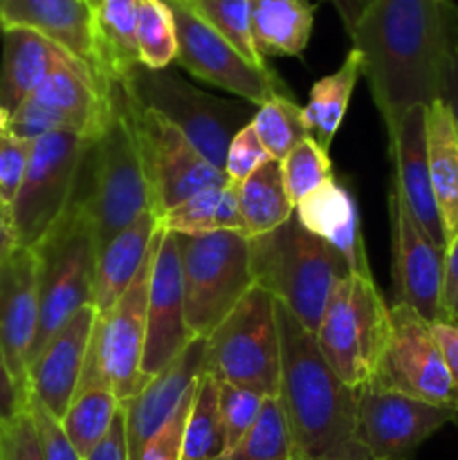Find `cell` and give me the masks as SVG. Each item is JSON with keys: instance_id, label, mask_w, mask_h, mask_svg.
I'll use <instances>...</instances> for the list:
<instances>
[{"instance_id": "1", "label": "cell", "mask_w": 458, "mask_h": 460, "mask_svg": "<svg viewBox=\"0 0 458 460\" xmlns=\"http://www.w3.org/2000/svg\"><path fill=\"white\" fill-rule=\"evenodd\" d=\"M386 133L411 108L440 99L445 63L458 40L452 0H371L348 31Z\"/></svg>"}, {"instance_id": "2", "label": "cell", "mask_w": 458, "mask_h": 460, "mask_svg": "<svg viewBox=\"0 0 458 460\" xmlns=\"http://www.w3.org/2000/svg\"><path fill=\"white\" fill-rule=\"evenodd\" d=\"M281 331V398L296 456L310 460L371 458L357 438L359 389L346 385L305 331L277 304Z\"/></svg>"}, {"instance_id": "3", "label": "cell", "mask_w": 458, "mask_h": 460, "mask_svg": "<svg viewBox=\"0 0 458 460\" xmlns=\"http://www.w3.org/2000/svg\"><path fill=\"white\" fill-rule=\"evenodd\" d=\"M76 196L92 218L99 247L151 211V193L135 126V102L117 79L106 81V115L101 130L88 148Z\"/></svg>"}, {"instance_id": "4", "label": "cell", "mask_w": 458, "mask_h": 460, "mask_svg": "<svg viewBox=\"0 0 458 460\" xmlns=\"http://www.w3.org/2000/svg\"><path fill=\"white\" fill-rule=\"evenodd\" d=\"M250 270L254 286L272 295L313 335L330 295L350 274L344 256L313 236L295 216L250 238Z\"/></svg>"}, {"instance_id": "5", "label": "cell", "mask_w": 458, "mask_h": 460, "mask_svg": "<svg viewBox=\"0 0 458 460\" xmlns=\"http://www.w3.org/2000/svg\"><path fill=\"white\" fill-rule=\"evenodd\" d=\"M34 252L39 259V331L30 364L81 308L92 305L99 243L79 196Z\"/></svg>"}, {"instance_id": "6", "label": "cell", "mask_w": 458, "mask_h": 460, "mask_svg": "<svg viewBox=\"0 0 458 460\" xmlns=\"http://www.w3.org/2000/svg\"><path fill=\"white\" fill-rule=\"evenodd\" d=\"M205 373L216 382L247 386L265 398L281 391V331L277 301L251 286L207 337Z\"/></svg>"}, {"instance_id": "7", "label": "cell", "mask_w": 458, "mask_h": 460, "mask_svg": "<svg viewBox=\"0 0 458 460\" xmlns=\"http://www.w3.org/2000/svg\"><path fill=\"white\" fill-rule=\"evenodd\" d=\"M121 84L137 106L157 112L162 119L175 126L218 171L225 169V157L233 135L254 117L245 103H232L193 88L169 67L146 70L137 66L121 79Z\"/></svg>"}, {"instance_id": "8", "label": "cell", "mask_w": 458, "mask_h": 460, "mask_svg": "<svg viewBox=\"0 0 458 460\" xmlns=\"http://www.w3.org/2000/svg\"><path fill=\"white\" fill-rule=\"evenodd\" d=\"M389 337V304L375 279L348 274L328 299L314 340L332 371L353 389L373 385Z\"/></svg>"}, {"instance_id": "9", "label": "cell", "mask_w": 458, "mask_h": 460, "mask_svg": "<svg viewBox=\"0 0 458 460\" xmlns=\"http://www.w3.org/2000/svg\"><path fill=\"white\" fill-rule=\"evenodd\" d=\"M92 137L54 130L31 142L25 178L9 207L18 247L36 250L75 202Z\"/></svg>"}, {"instance_id": "10", "label": "cell", "mask_w": 458, "mask_h": 460, "mask_svg": "<svg viewBox=\"0 0 458 460\" xmlns=\"http://www.w3.org/2000/svg\"><path fill=\"white\" fill-rule=\"evenodd\" d=\"M175 238L189 331L193 337H209L254 286L250 238L241 232Z\"/></svg>"}, {"instance_id": "11", "label": "cell", "mask_w": 458, "mask_h": 460, "mask_svg": "<svg viewBox=\"0 0 458 460\" xmlns=\"http://www.w3.org/2000/svg\"><path fill=\"white\" fill-rule=\"evenodd\" d=\"M106 115V81L63 54L52 75L9 115L7 133L34 142L54 130L97 137Z\"/></svg>"}, {"instance_id": "12", "label": "cell", "mask_w": 458, "mask_h": 460, "mask_svg": "<svg viewBox=\"0 0 458 460\" xmlns=\"http://www.w3.org/2000/svg\"><path fill=\"white\" fill-rule=\"evenodd\" d=\"M178 34L175 63L205 84L232 93L251 106H263L274 97H290L286 81L272 67L247 61L229 40L207 25L193 9L169 4Z\"/></svg>"}, {"instance_id": "13", "label": "cell", "mask_w": 458, "mask_h": 460, "mask_svg": "<svg viewBox=\"0 0 458 460\" xmlns=\"http://www.w3.org/2000/svg\"><path fill=\"white\" fill-rule=\"evenodd\" d=\"M371 386L425 402L458 404V391L431 323L407 304L389 305V337Z\"/></svg>"}, {"instance_id": "14", "label": "cell", "mask_w": 458, "mask_h": 460, "mask_svg": "<svg viewBox=\"0 0 458 460\" xmlns=\"http://www.w3.org/2000/svg\"><path fill=\"white\" fill-rule=\"evenodd\" d=\"M135 126L155 218L196 193L227 182L223 171L211 166L198 148L157 112L135 103Z\"/></svg>"}, {"instance_id": "15", "label": "cell", "mask_w": 458, "mask_h": 460, "mask_svg": "<svg viewBox=\"0 0 458 460\" xmlns=\"http://www.w3.org/2000/svg\"><path fill=\"white\" fill-rule=\"evenodd\" d=\"M458 422V404H434L393 391H359L357 438L373 460H411L427 438Z\"/></svg>"}, {"instance_id": "16", "label": "cell", "mask_w": 458, "mask_h": 460, "mask_svg": "<svg viewBox=\"0 0 458 460\" xmlns=\"http://www.w3.org/2000/svg\"><path fill=\"white\" fill-rule=\"evenodd\" d=\"M193 341L184 310L182 265L175 234L157 227L153 241L151 279L146 301V346L142 359V380L164 371Z\"/></svg>"}, {"instance_id": "17", "label": "cell", "mask_w": 458, "mask_h": 460, "mask_svg": "<svg viewBox=\"0 0 458 460\" xmlns=\"http://www.w3.org/2000/svg\"><path fill=\"white\" fill-rule=\"evenodd\" d=\"M151 261L153 247L128 290L106 314H97V326H94V358H97L103 377L115 391L119 404L137 395L144 386L142 359L144 346H146V301Z\"/></svg>"}, {"instance_id": "18", "label": "cell", "mask_w": 458, "mask_h": 460, "mask_svg": "<svg viewBox=\"0 0 458 460\" xmlns=\"http://www.w3.org/2000/svg\"><path fill=\"white\" fill-rule=\"evenodd\" d=\"M391 220H393V279L398 304H407L425 322H440L445 252L431 241L425 229L413 220L411 211L391 191Z\"/></svg>"}, {"instance_id": "19", "label": "cell", "mask_w": 458, "mask_h": 460, "mask_svg": "<svg viewBox=\"0 0 458 460\" xmlns=\"http://www.w3.org/2000/svg\"><path fill=\"white\" fill-rule=\"evenodd\" d=\"M39 331V259L16 247L0 263V349L21 394L27 398V371Z\"/></svg>"}, {"instance_id": "20", "label": "cell", "mask_w": 458, "mask_h": 460, "mask_svg": "<svg viewBox=\"0 0 458 460\" xmlns=\"http://www.w3.org/2000/svg\"><path fill=\"white\" fill-rule=\"evenodd\" d=\"M205 346L207 337H193L180 358L151 377L137 395L119 404L126 422L128 460H139L148 440L173 418L184 398L196 389L205 373Z\"/></svg>"}, {"instance_id": "21", "label": "cell", "mask_w": 458, "mask_h": 460, "mask_svg": "<svg viewBox=\"0 0 458 460\" xmlns=\"http://www.w3.org/2000/svg\"><path fill=\"white\" fill-rule=\"evenodd\" d=\"M94 326L97 310L85 305L40 349L30 364L27 398L43 404L57 420L66 416L75 398L92 344Z\"/></svg>"}, {"instance_id": "22", "label": "cell", "mask_w": 458, "mask_h": 460, "mask_svg": "<svg viewBox=\"0 0 458 460\" xmlns=\"http://www.w3.org/2000/svg\"><path fill=\"white\" fill-rule=\"evenodd\" d=\"M389 146L395 164L393 189L411 211L413 220L445 252L447 238L436 207L427 160V106L411 108L400 119L398 128L389 135Z\"/></svg>"}, {"instance_id": "23", "label": "cell", "mask_w": 458, "mask_h": 460, "mask_svg": "<svg viewBox=\"0 0 458 460\" xmlns=\"http://www.w3.org/2000/svg\"><path fill=\"white\" fill-rule=\"evenodd\" d=\"M0 25L43 36L99 76L92 7L85 0H0Z\"/></svg>"}, {"instance_id": "24", "label": "cell", "mask_w": 458, "mask_h": 460, "mask_svg": "<svg viewBox=\"0 0 458 460\" xmlns=\"http://www.w3.org/2000/svg\"><path fill=\"white\" fill-rule=\"evenodd\" d=\"M295 218L313 236L335 247L348 263L350 274L373 279L362 236L357 200L344 184L332 178L330 182L321 184L313 193L301 198L295 205Z\"/></svg>"}, {"instance_id": "25", "label": "cell", "mask_w": 458, "mask_h": 460, "mask_svg": "<svg viewBox=\"0 0 458 460\" xmlns=\"http://www.w3.org/2000/svg\"><path fill=\"white\" fill-rule=\"evenodd\" d=\"M155 234L157 218L153 211H146L99 247L92 292V308L97 314H106L128 290L151 254Z\"/></svg>"}, {"instance_id": "26", "label": "cell", "mask_w": 458, "mask_h": 460, "mask_svg": "<svg viewBox=\"0 0 458 460\" xmlns=\"http://www.w3.org/2000/svg\"><path fill=\"white\" fill-rule=\"evenodd\" d=\"M63 49L30 30H4L0 63V108L12 115L63 58Z\"/></svg>"}, {"instance_id": "27", "label": "cell", "mask_w": 458, "mask_h": 460, "mask_svg": "<svg viewBox=\"0 0 458 460\" xmlns=\"http://www.w3.org/2000/svg\"><path fill=\"white\" fill-rule=\"evenodd\" d=\"M427 160L447 245L458 236V128L443 99L427 108Z\"/></svg>"}, {"instance_id": "28", "label": "cell", "mask_w": 458, "mask_h": 460, "mask_svg": "<svg viewBox=\"0 0 458 460\" xmlns=\"http://www.w3.org/2000/svg\"><path fill=\"white\" fill-rule=\"evenodd\" d=\"M117 413H119V400L103 377L97 358H94L92 344H90L84 376H81L66 416L61 418V427L76 452L85 458L108 434Z\"/></svg>"}, {"instance_id": "29", "label": "cell", "mask_w": 458, "mask_h": 460, "mask_svg": "<svg viewBox=\"0 0 458 460\" xmlns=\"http://www.w3.org/2000/svg\"><path fill=\"white\" fill-rule=\"evenodd\" d=\"M142 0H99L92 7V34L101 81L126 79L139 66L137 12Z\"/></svg>"}, {"instance_id": "30", "label": "cell", "mask_w": 458, "mask_h": 460, "mask_svg": "<svg viewBox=\"0 0 458 460\" xmlns=\"http://www.w3.org/2000/svg\"><path fill=\"white\" fill-rule=\"evenodd\" d=\"M317 4L310 0H251V36L260 57H301Z\"/></svg>"}, {"instance_id": "31", "label": "cell", "mask_w": 458, "mask_h": 460, "mask_svg": "<svg viewBox=\"0 0 458 460\" xmlns=\"http://www.w3.org/2000/svg\"><path fill=\"white\" fill-rule=\"evenodd\" d=\"M359 76H362V57L357 49L350 48L344 63L332 75L314 81L310 88L308 103L304 106V119L310 137L326 151L344 121Z\"/></svg>"}, {"instance_id": "32", "label": "cell", "mask_w": 458, "mask_h": 460, "mask_svg": "<svg viewBox=\"0 0 458 460\" xmlns=\"http://www.w3.org/2000/svg\"><path fill=\"white\" fill-rule=\"evenodd\" d=\"M157 227L175 236H209L218 232L245 234L236 187L229 182L205 189L157 218ZM247 236V234H245Z\"/></svg>"}, {"instance_id": "33", "label": "cell", "mask_w": 458, "mask_h": 460, "mask_svg": "<svg viewBox=\"0 0 458 460\" xmlns=\"http://www.w3.org/2000/svg\"><path fill=\"white\" fill-rule=\"evenodd\" d=\"M238 211L247 238L263 236L295 216V205L286 191L281 162L269 160L236 187Z\"/></svg>"}, {"instance_id": "34", "label": "cell", "mask_w": 458, "mask_h": 460, "mask_svg": "<svg viewBox=\"0 0 458 460\" xmlns=\"http://www.w3.org/2000/svg\"><path fill=\"white\" fill-rule=\"evenodd\" d=\"M223 454L225 438L218 413V382L202 373L184 425L180 460H218Z\"/></svg>"}, {"instance_id": "35", "label": "cell", "mask_w": 458, "mask_h": 460, "mask_svg": "<svg viewBox=\"0 0 458 460\" xmlns=\"http://www.w3.org/2000/svg\"><path fill=\"white\" fill-rule=\"evenodd\" d=\"M296 456L290 422L278 395L265 398L259 418L241 443L218 460H292Z\"/></svg>"}, {"instance_id": "36", "label": "cell", "mask_w": 458, "mask_h": 460, "mask_svg": "<svg viewBox=\"0 0 458 460\" xmlns=\"http://www.w3.org/2000/svg\"><path fill=\"white\" fill-rule=\"evenodd\" d=\"M256 135L269 157L281 162L290 151H295L304 139L310 137L304 119V108L290 97H274L256 108L251 117Z\"/></svg>"}, {"instance_id": "37", "label": "cell", "mask_w": 458, "mask_h": 460, "mask_svg": "<svg viewBox=\"0 0 458 460\" xmlns=\"http://www.w3.org/2000/svg\"><path fill=\"white\" fill-rule=\"evenodd\" d=\"M139 66L146 70H166L178 57L173 12L164 0H142L137 12Z\"/></svg>"}, {"instance_id": "38", "label": "cell", "mask_w": 458, "mask_h": 460, "mask_svg": "<svg viewBox=\"0 0 458 460\" xmlns=\"http://www.w3.org/2000/svg\"><path fill=\"white\" fill-rule=\"evenodd\" d=\"M189 9L229 40L247 61L268 67V61L259 54L251 36V0H198Z\"/></svg>"}, {"instance_id": "39", "label": "cell", "mask_w": 458, "mask_h": 460, "mask_svg": "<svg viewBox=\"0 0 458 460\" xmlns=\"http://www.w3.org/2000/svg\"><path fill=\"white\" fill-rule=\"evenodd\" d=\"M281 171L292 205H296L301 198L332 180V164L328 151L319 146L313 137L304 139L295 151L283 157Z\"/></svg>"}, {"instance_id": "40", "label": "cell", "mask_w": 458, "mask_h": 460, "mask_svg": "<svg viewBox=\"0 0 458 460\" xmlns=\"http://www.w3.org/2000/svg\"><path fill=\"white\" fill-rule=\"evenodd\" d=\"M263 402L265 395L256 394L247 386L218 382V413L220 425H223L225 454L232 452L241 443L242 436L250 431V427L259 418Z\"/></svg>"}, {"instance_id": "41", "label": "cell", "mask_w": 458, "mask_h": 460, "mask_svg": "<svg viewBox=\"0 0 458 460\" xmlns=\"http://www.w3.org/2000/svg\"><path fill=\"white\" fill-rule=\"evenodd\" d=\"M269 153L265 151V146L260 144L259 135H256L251 121L247 126H242L236 135H233L232 144L227 148V157H225V178L232 187H238L241 182H245L251 173H254L259 166H263L265 162H269Z\"/></svg>"}, {"instance_id": "42", "label": "cell", "mask_w": 458, "mask_h": 460, "mask_svg": "<svg viewBox=\"0 0 458 460\" xmlns=\"http://www.w3.org/2000/svg\"><path fill=\"white\" fill-rule=\"evenodd\" d=\"M0 458L3 460H45L39 429L30 407L0 422Z\"/></svg>"}, {"instance_id": "43", "label": "cell", "mask_w": 458, "mask_h": 460, "mask_svg": "<svg viewBox=\"0 0 458 460\" xmlns=\"http://www.w3.org/2000/svg\"><path fill=\"white\" fill-rule=\"evenodd\" d=\"M31 142L4 130L0 135V209L7 214L30 164Z\"/></svg>"}, {"instance_id": "44", "label": "cell", "mask_w": 458, "mask_h": 460, "mask_svg": "<svg viewBox=\"0 0 458 460\" xmlns=\"http://www.w3.org/2000/svg\"><path fill=\"white\" fill-rule=\"evenodd\" d=\"M27 407H30L31 418H34L36 422V429H39L40 447H43L45 460H84V456L76 452L75 445L70 443L66 431H63L61 420H57V418H54L43 404L36 402L34 398H27Z\"/></svg>"}, {"instance_id": "45", "label": "cell", "mask_w": 458, "mask_h": 460, "mask_svg": "<svg viewBox=\"0 0 458 460\" xmlns=\"http://www.w3.org/2000/svg\"><path fill=\"white\" fill-rule=\"evenodd\" d=\"M193 395L196 389L184 398V402L180 404L178 411L173 413L169 422L153 436L146 443V447L139 454V460H180L182 458V436H184V425H187L189 409L193 404Z\"/></svg>"}, {"instance_id": "46", "label": "cell", "mask_w": 458, "mask_h": 460, "mask_svg": "<svg viewBox=\"0 0 458 460\" xmlns=\"http://www.w3.org/2000/svg\"><path fill=\"white\" fill-rule=\"evenodd\" d=\"M440 322L458 326V236L445 250L443 295H440Z\"/></svg>"}, {"instance_id": "47", "label": "cell", "mask_w": 458, "mask_h": 460, "mask_svg": "<svg viewBox=\"0 0 458 460\" xmlns=\"http://www.w3.org/2000/svg\"><path fill=\"white\" fill-rule=\"evenodd\" d=\"M84 460H128V440H126V422L121 409L112 420L108 434Z\"/></svg>"}, {"instance_id": "48", "label": "cell", "mask_w": 458, "mask_h": 460, "mask_svg": "<svg viewBox=\"0 0 458 460\" xmlns=\"http://www.w3.org/2000/svg\"><path fill=\"white\" fill-rule=\"evenodd\" d=\"M27 407V398L21 394L18 385L13 382L12 371L7 367L3 349H0V422L16 416L21 409Z\"/></svg>"}, {"instance_id": "49", "label": "cell", "mask_w": 458, "mask_h": 460, "mask_svg": "<svg viewBox=\"0 0 458 460\" xmlns=\"http://www.w3.org/2000/svg\"><path fill=\"white\" fill-rule=\"evenodd\" d=\"M431 332H434L436 344H438L440 353H443L449 376H452L454 386L458 391V326L447 322H436L431 323Z\"/></svg>"}, {"instance_id": "50", "label": "cell", "mask_w": 458, "mask_h": 460, "mask_svg": "<svg viewBox=\"0 0 458 460\" xmlns=\"http://www.w3.org/2000/svg\"><path fill=\"white\" fill-rule=\"evenodd\" d=\"M440 99H443V102L449 106V111H452L454 121H456V128H458V40L454 43V48L449 49L447 63H445Z\"/></svg>"}, {"instance_id": "51", "label": "cell", "mask_w": 458, "mask_h": 460, "mask_svg": "<svg viewBox=\"0 0 458 460\" xmlns=\"http://www.w3.org/2000/svg\"><path fill=\"white\" fill-rule=\"evenodd\" d=\"M16 247H18V241H16V234H13L12 220H9V216L0 209V263H3V261L7 259Z\"/></svg>"}, {"instance_id": "52", "label": "cell", "mask_w": 458, "mask_h": 460, "mask_svg": "<svg viewBox=\"0 0 458 460\" xmlns=\"http://www.w3.org/2000/svg\"><path fill=\"white\" fill-rule=\"evenodd\" d=\"M332 7H335L337 16L341 18V25H344L346 34H348L350 30H353L355 21H357L359 12H362V7H359V0H330Z\"/></svg>"}, {"instance_id": "53", "label": "cell", "mask_w": 458, "mask_h": 460, "mask_svg": "<svg viewBox=\"0 0 458 460\" xmlns=\"http://www.w3.org/2000/svg\"><path fill=\"white\" fill-rule=\"evenodd\" d=\"M7 124H9V112L0 108V135H3L4 130H7Z\"/></svg>"}, {"instance_id": "54", "label": "cell", "mask_w": 458, "mask_h": 460, "mask_svg": "<svg viewBox=\"0 0 458 460\" xmlns=\"http://www.w3.org/2000/svg\"><path fill=\"white\" fill-rule=\"evenodd\" d=\"M166 4H180V7H193L198 0H164Z\"/></svg>"}, {"instance_id": "55", "label": "cell", "mask_w": 458, "mask_h": 460, "mask_svg": "<svg viewBox=\"0 0 458 460\" xmlns=\"http://www.w3.org/2000/svg\"><path fill=\"white\" fill-rule=\"evenodd\" d=\"M85 3H88V4H90V7H94V4H97V3H99V0H85Z\"/></svg>"}, {"instance_id": "56", "label": "cell", "mask_w": 458, "mask_h": 460, "mask_svg": "<svg viewBox=\"0 0 458 460\" xmlns=\"http://www.w3.org/2000/svg\"><path fill=\"white\" fill-rule=\"evenodd\" d=\"M368 3H371V0H359V7L364 9V4H368Z\"/></svg>"}, {"instance_id": "57", "label": "cell", "mask_w": 458, "mask_h": 460, "mask_svg": "<svg viewBox=\"0 0 458 460\" xmlns=\"http://www.w3.org/2000/svg\"><path fill=\"white\" fill-rule=\"evenodd\" d=\"M3 34H4V30H3V25H0V40H3Z\"/></svg>"}, {"instance_id": "58", "label": "cell", "mask_w": 458, "mask_h": 460, "mask_svg": "<svg viewBox=\"0 0 458 460\" xmlns=\"http://www.w3.org/2000/svg\"><path fill=\"white\" fill-rule=\"evenodd\" d=\"M292 460H310V458H301V456H295Z\"/></svg>"}, {"instance_id": "59", "label": "cell", "mask_w": 458, "mask_h": 460, "mask_svg": "<svg viewBox=\"0 0 458 460\" xmlns=\"http://www.w3.org/2000/svg\"><path fill=\"white\" fill-rule=\"evenodd\" d=\"M366 460H373V458H366Z\"/></svg>"}, {"instance_id": "60", "label": "cell", "mask_w": 458, "mask_h": 460, "mask_svg": "<svg viewBox=\"0 0 458 460\" xmlns=\"http://www.w3.org/2000/svg\"><path fill=\"white\" fill-rule=\"evenodd\" d=\"M0 460H3V458H0Z\"/></svg>"}]
</instances>
